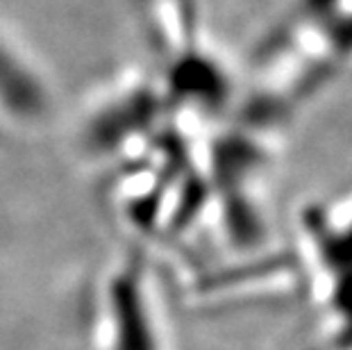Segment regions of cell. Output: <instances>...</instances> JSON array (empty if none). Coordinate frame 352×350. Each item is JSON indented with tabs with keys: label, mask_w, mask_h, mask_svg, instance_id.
Listing matches in <instances>:
<instances>
[{
	"label": "cell",
	"mask_w": 352,
	"mask_h": 350,
	"mask_svg": "<svg viewBox=\"0 0 352 350\" xmlns=\"http://www.w3.org/2000/svg\"><path fill=\"white\" fill-rule=\"evenodd\" d=\"M0 100L19 114H34L43 102L36 80L0 46Z\"/></svg>",
	"instance_id": "obj_1"
}]
</instances>
